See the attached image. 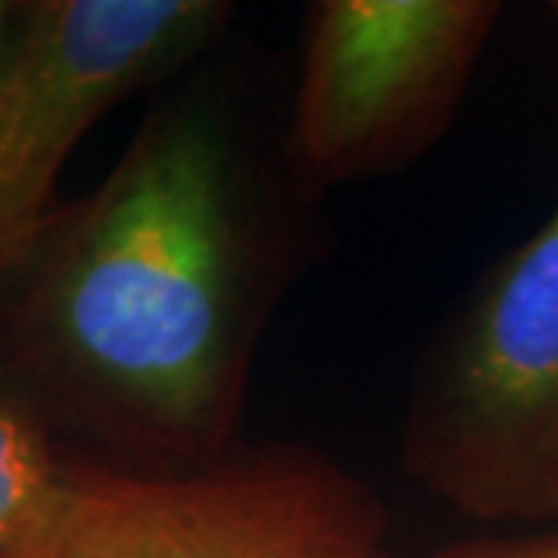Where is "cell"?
Listing matches in <instances>:
<instances>
[{
  "instance_id": "obj_3",
  "label": "cell",
  "mask_w": 558,
  "mask_h": 558,
  "mask_svg": "<svg viewBox=\"0 0 558 558\" xmlns=\"http://www.w3.org/2000/svg\"><path fill=\"white\" fill-rule=\"evenodd\" d=\"M22 558H395L381 499L304 444H242L183 472L69 462Z\"/></svg>"
},
{
  "instance_id": "obj_4",
  "label": "cell",
  "mask_w": 558,
  "mask_h": 558,
  "mask_svg": "<svg viewBox=\"0 0 558 558\" xmlns=\"http://www.w3.org/2000/svg\"><path fill=\"white\" fill-rule=\"evenodd\" d=\"M497 0H314L282 128L307 190L395 178L457 119Z\"/></svg>"
},
{
  "instance_id": "obj_2",
  "label": "cell",
  "mask_w": 558,
  "mask_h": 558,
  "mask_svg": "<svg viewBox=\"0 0 558 558\" xmlns=\"http://www.w3.org/2000/svg\"><path fill=\"white\" fill-rule=\"evenodd\" d=\"M400 465L481 524L558 521V202L428 341Z\"/></svg>"
},
{
  "instance_id": "obj_6",
  "label": "cell",
  "mask_w": 558,
  "mask_h": 558,
  "mask_svg": "<svg viewBox=\"0 0 558 558\" xmlns=\"http://www.w3.org/2000/svg\"><path fill=\"white\" fill-rule=\"evenodd\" d=\"M65 469L50 422L0 381V558H22L38 539L60 499Z\"/></svg>"
},
{
  "instance_id": "obj_1",
  "label": "cell",
  "mask_w": 558,
  "mask_h": 558,
  "mask_svg": "<svg viewBox=\"0 0 558 558\" xmlns=\"http://www.w3.org/2000/svg\"><path fill=\"white\" fill-rule=\"evenodd\" d=\"M317 202L227 81H180L0 282V381L124 469L236 453L264 332L314 258Z\"/></svg>"
},
{
  "instance_id": "obj_5",
  "label": "cell",
  "mask_w": 558,
  "mask_h": 558,
  "mask_svg": "<svg viewBox=\"0 0 558 558\" xmlns=\"http://www.w3.org/2000/svg\"><path fill=\"white\" fill-rule=\"evenodd\" d=\"M236 16L223 0H32L0 69V282L57 215L65 161L140 90L202 62Z\"/></svg>"
},
{
  "instance_id": "obj_9",
  "label": "cell",
  "mask_w": 558,
  "mask_h": 558,
  "mask_svg": "<svg viewBox=\"0 0 558 558\" xmlns=\"http://www.w3.org/2000/svg\"><path fill=\"white\" fill-rule=\"evenodd\" d=\"M553 16H556V20H558V0H556V3H553Z\"/></svg>"
},
{
  "instance_id": "obj_7",
  "label": "cell",
  "mask_w": 558,
  "mask_h": 558,
  "mask_svg": "<svg viewBox=\"0 0 558 558\" xmlns=\"http://www.w3.org/2000/svg\"><path fill=\"white\" fill-rule=\"evenodd\" d=\"M422 558H558V531L515 534V537L459 539Z\"/></svg>"
},
{
  "instance_id": "obj_8",
  "label": "cell",
  "mask_w": 558,
  "mask_h": 558,
  "mask_svg": "<svg viewBox=\"0 0 558 558\" xmlns=\"http://www.w3.org/2000/svg\"><path fill=\"white\" fill-rule=\"evenodd\" d=\"M22 3H7L0 0V69L7 62V53L13 47V35H16V25H20Z\"/></svg>"
}]
</instances>
